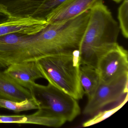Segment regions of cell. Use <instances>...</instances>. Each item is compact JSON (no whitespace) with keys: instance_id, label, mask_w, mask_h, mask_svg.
<instances>
[{"instance_id":"1","label":"cell","mask_w":128,"mask_h":128,"mask_svg":"<svg viewBox=\"0 0 128 128\" xmlns=\"http://www.w3.org/2000/svg\"><path fill=\"white\" fill-rule=\"evenodd\" d=\"M118 23L102 0L90 10V18L79 48L80 64L96 67L102 54L116 46L120 33Z\"/></svg>"},{"instance_id":"2","label":"cell","mask_w":128,"mask_h":128,"mask_svg":"<svg viewBox=\"0 0 128 128\" xmlns=\"http://www.w3.org/2000/svg\"><path fill=\"white\" fill-rule=\"evenodd\" d=\"M90 15L89 10L68 20L48 24L35 34V46L40 58L79 50Z\"/></svg>"},{"instance_id":"3","label":"cell","mask_w":128,"mask_h":128,"mask_svg":"<svg viewBox=\"0 0 128 128\" xmlns=\"http://www.w3.org/2000/svg\"><path fill=\"white\" fill-rule=\"evenodd\" d=\"M43 78L77 100L84 93L79 78V50L51 54L36 61Z\"/></svg>"},{"instance_id":"4","label":"cell","mask_w":128,"mask_h":128,"mask_svg":"<svg viewBox=\"0 0 128 128\" xmlns=\"http://www.w3.org/2000/svg\"><path fill=\"white\" fill-rule=\"evenodd\" d=\"M29 90L39 102V109L49 115L71 122L80 114L78 100L49 83H36Z\"/></svg>"},{"instance_id":"5","label":"cell","mask_w":128,"mask_h":128,"mask_svg":"<svg viewBox=\"0 0 128 128\" xmlns=\"http://www.w3.org/2000/svg\"><path fill=\"white\" fill-rule=\"evenodd\" d=\"M96 70L101 82L108 83L128 75V52L118 43L98 59Z\"/></svg>"},{"instance_id":"6","label":"cell","mask_w":128,"mask_h":128,"mask_svg":"<svg viewBox=\"0 0 128 128\" xmlns=\"http://www.w3.org/2000/svg\"><path fill=\"white\" fill-rule=\"evenodd\" d=\"M128 93V75L108 83L100 82L95 93L84 107L83 113L95 114L107 105L120 100Z\"/></svg>"},{"instance_id":"7","label":"cell","mask_w":128,"mask_h":128,"mask_svg":"<svg viewBox=\"0 0 128 128\" xmlns=\"http://www.w3.org/2000/svg\"><path fill=\"white\" fill-rule=\"evenodd\" d=\"M48 24L46 20L39 18H3L0 19V36L14 33L35 35L43 30Z\"/></svg>"},{"instance_id":"8","label":"cell","mask_w":128,"mask_h":128,"mask_svg":"<svg viewBox=\"0 0 128 128\" xmlns=\"http://www.w3.org/2000/svg\"><path fill=\"white\" fill-rule=\"evenodd\" d=\"M4 72L22 86L30 90L36 80L43 78L36 61H27L12 64Z\"/></svg>"},{"instance_id":"9","label":"cell","mask_w":128,"mask_h":128,"mask_svg":"<svg viewBox=\"0 0 128 128\" xmlns=\"http://www.w3.org/2000/svg\"><path fill=\"white\" fill-rule=\"evenodd\" d=\"M47 0H0V16L35 18L36 12Z\"/></svg>"},{"instance_id":"10","label":"cell","mask_w":128,"mask_h":128,"mask_svg":"<svg viewBox=\"0 0 128 128\" xmlns=\"http://www.w3.org/2000/svg\"><path fill=\"white\" fill-rule=\"evenodd\" d=\"M97 0H67L46 18L48 24L59 23L76 18L90 10Z\"/></svg>"},{"instance_id":"11","label":"cell","mask_w":128,"mask_h":128,"mask_svg":"<svg viewBox=\"0 0 128 128\" xmlns=\"http://www.w3.org/2000/svg\"><path fill=\"white\" fill-rule=\"evenodd\" d=\"M29 115H0V123L26 124L58 128L66 122L63 119L46 114L40 109Z\"/></svg>"},{"instance_id":"12","label":"cell","mask_w":128,"mask_h":128,"mask_svg":"<svg viewBox=\"0 0 128 128\" xmlns=\"http://www.w3.org/2000/svg\"><path fill=\"white\" fill-rule=\"evenodd\" d=\"M30 90L21 86L0 71V98L20 102L32 97Z\"/></svg>"},{"instance_id":"13","label":"cell","mask_w":128,"mask_h":128,"mask_svg":"<svg viewBox=\"0 0 128 128\" xmlns=\"http://www.w3.org/2000/svg\"><path fill=\"white\" fill-rule=\"evenodd\" d=\"M79 78L84 94L89 99L93 96L101 82L96 68L86 64H80Z\"/></svg>"},{"instance_id":"14","label":"cell","mask_w":128,"mask_h":128,"mask_svg":"<svg viewBox=\"0 0 128 128\" xmlns=\"http://www.w3.org/2000/svg\"><path fill=\"white\" fill-rule=\"evenodd\" d=\"M0 108L19 112L40 108L39 102L33 96L20 102L0 98Z\"/></svg>"},{"instance_id":"15","label":"cell","mask_w":128,"mask_h":128,"mask_svg":"<svg viewBox=\"0 0 128 128\" xmlns=\"http://www.w3.org/2000/svg\"><path fill=\"white\" fill-rule=\"evenodd\" d=\"M128 100V93L125 96V98L120 104L109 110L100 111L97 114L94 115V116L86 121L83 123L82 126L84 127L90 126L94 124L102 122L106 120L110 116L114 114L116 112L120 110L126 104Z\"/></svg>"},{"instance_id":"16","label":"cell","mask_w":128,"mask_h":128,"mask_svg":"<svg viewBox=\"0 0 128 128\" xmlns=\"http://www.w3.org/2000/svg\"><path fill=\"white\" fill-rule=\"evenodd\" d=\"M118 18L119 27L123 36L128 38V0H123L118 8Z\"/></svg>"},{"instance_id":"17","label":"cell","mask_w":128,"mask_h":128,"mask_svg":"<svg viewBox=\"0 0 128 128\" xmlns=\"http://www.w3.org/2000/svg\"><path fill=\"white\" fill-rule=\"evenodd\" d=\"M67 0H47L36 12L35 18L46 20L47 17Z\"/></svg>"},{"instance_id":"18","label":"cell","mask_w":128,"mask_h":128,"mask_svg":"<svg viewBox=\"0 0 128 128\" xmlns=\"http://www.w3.org/2000/svg\"><path fill=\"white\" fill-rule=\"evenodd\" d=\"M6 67L7 66L5 64H4L1 61H0V68H6Z\"/></svg>"},{"instance_id":"19","label":"cell","mask_w":128,"mask_h":128,"mask_svg":"<svg viewBox=\"0 0 128 128\" xmlns=\"http://www.w3.org/2000/svg\"><path fill=\"white\" fill-rule=\"evenodd\" d=\"M112 1H114L116 3H120V2H122L123 0H112Z\"/></svg>"}]
</instances>
